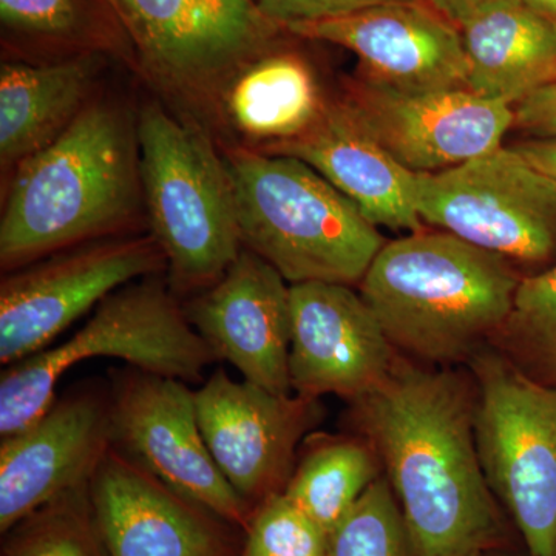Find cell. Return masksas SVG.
<instances>
[{"label":"cell","instance_id":"15","mask_svg":"<svg viewBox=\"0 0 556 556\" xmlns=\"http://www.w3.org/2000/svg\"><path fill=\"white\" fill-rule=\"evenodd\" d=\"M112 447L110 390L83 387L0 445V532L89 484Z\"/></svg>","mask_w":556,"mask_h":556},{"label":"cell","instance_id":"1","mask_svg":"<svg viewBox=\"0 0 556 556\" xmlns=\"http://www.w3.org/2000/svg\"><path fill=\"white\" fill-rule=\"evenodd\" d=\"M396 358L382 386L353 401L396 496L409 556H475L504 536L475 442L477 387Z\"/></svg>","mask_w":556,"mask_h":556},{"label":"cell","instance_id":"7","mask_svg":"<svg viewBox=\"0 0 556 556\" xmlns=\"http://www.w3.org/2000/svg\"><path fill=\"white\" fill-rule=\"evenodd\" d=\"M475 442L493 496L507 508L530 556L556 552V388L526 376L492 343L468 358Z\"/></svg>","mask_w":556,"mask_h":556},{"label":"cell","instance_id":"19","mask_svg":"<svg viewBox=\"0 0 556 556\" xmlns=\"http://www.w3.org/2000/svg\"><path fill=\"white\" fill-rule=\"evenodd\" d=\"M265 153L295 156L356 204L376 228L419 232L417 174L394 160L346 102L327 101L298 138L266 146Z\"/></svg>","mask_w":556,"mask_h":556},{"label":"cell","instance_id":"35","mask_svg":"<svg viewBox=\"0 0 556 556\" xmlns=\"http://www.w3.org/2000/svg\"><path fill=\"white\" fill-rule=\"evenodd\" d=\"M475 556H508V555L500 554V552H496L495 548H492V551L482 552V554H478Z\"/></svg>","mask_w":556,"mask_h":556},{"label":"cell","instance_id":"32","mask_svg":"<svg viewBox=\"0 0 556 556\" xmlns=\"http://www.w3.org/2000/svg\"><path fill=\"white\" fill-rule=\"evenodd\" d=\"M422 2L439 11L442 16L447 17L453 24L459 25L471 11L485 0H422Z\"/></svg>","mask_w":556,"mask_h":556},{"label":"cell","instance_id":"14","mask_svg":"<svg viewBox=\"0 0 556 556\" xmlns=\"http://www.w3.org/2000/svg\"><path fill=\"white\" fill-rule=\"evenodd\" d=\"M289 382L299 396H365L396 364L378 317L350 285L306 281L289 287Z\"/></svg>","mask_w":556,"mask_h":556},{"label":"cell","instance_id":"22","mask_svg":"<svg viewBox=\"0 0 556 556\" xmlns=\"http://www.w3.org/2000/svg\"><path fill=\"white\" fill-rule=\"evenodd\" d=\"M308 62L288 51H269L230 79L225 104L230 123L266 146L298 138L325 108Z\"/></svg>","mask_w":556,"mask_h":556},{"label":"cell","instance_id":"3","mask_svg":"<svg viewBox=\"0 0 556 556\" xmlns=\"http://www.w3.org/2000/svg\"><path fill=\"white\" fill-rule=\"evenodd\" d=\"M521 280L508 260L422 229L383 244L361 295L396 350L453 365L468 362L506 325Z\"/></svg>","mask_w":556,"mask_h":556},{"label":"cell","instance_id":"21","mask_svg":"<svg viewBox=\"0 0 556 556\" xmlns=\"http://www.w3.org/2000/svg\"><path fill=\"white\" fill-rule=\"evenodd\" d=\"M98 72L94 53L49 64L5 61L0 67V160L20 166L49 146L87 108Z\"/></svg>","mask_w":556,"mask_h":556},{"label":"cell","instance_id":"28","mask_svg":"<svg viewBox=\"0 0 556 556\" xmlns=\"http://www.w3.org/2000/svg\"><path fill=\"white\" fill-rule=\"evenodd\" d=\"M328 533L283 492L263 501L240 556H327Z\"/></svg>","mask_w":556,"mask_h":556},{"label":"cell","instance_id":"12","mask_svg":"<svg viewBox=\"0 0 556 556\" xmlns=\"http://www.w3.org/2000/svg\"><path fill=\"white\" fill-rule=\"evenodd\" d=\"M379 144L415 174H434L493 152L514 127L506 102L464 89L404 90L354 80L343 98Z\"/></svg>","mask_w":556,"mask_h":556},{"label":"cell","instance_id":"18","mask_svg":"<svg viewBox=\"0 0 556 556\" xmlns=\"http://www.w3.org/2000/svg\"><path fill=\"white\" fill-rule=\"evenodd\" d=\"M89 493L110 556H236L228 522L113 447Z\"/></svg>","mask_w":556,"mask_h":556},{"label":"cell","instance_id":"11","mask_svg":"<svg viewBox=\"0 0 556 556\" xmlns=\"http://www.w3.org/2000/svg\"><path fill=\"white\" fill-rule=\"evenodd\" d=\"M118 17L142 64L181 90L232 79L281 30L257 0H121Z\"/></svg>","mask_w":556,"mask_h":556},{"label":"cell","instance_id":"16","mask_svg":"<svg viewBox=\"0 0 556 556\" xmlns=\"http://www.w3.org/2000/svg\"><path fill=\"white\" fill-rule=\"evenodd\" d=\"M285 31L353 51L365 78L396 89H467L459 28L422 0L379 3L332 20L289 25Z\"/></svg>","mask_w":556,"mask_h":556},{"label":"cell","instance_id":"34","mask_svg":"<svg viewBox=\"0 0 556 556\" xmlns=\"http://www.w3.org/2000/svg\"><path fill=\"white\" fill-rule=\"evenodd\" d=\"M105 3H108L109 9L115 13V16L118 17L119 14V7H121V0H104ZM119 21V17H118ZM121 24V22H119Z\"/></svg>","mask_w":556,"mask_h":556},{"label":"cell","instance_id":"6","mask_svg":"<svg viewBox=\"0 0 556 556\" xmlns=\"http://www.w3.org/2000/svg\"><path fill=\"white\" fill-rule=\"evenodd\" d=\"M94 357L121 358L131 368L186 383L200 380L217 361L160 281L127 285L64 343L7 367L0 379V437L20 433L46 415L62 376Z\"/></svg>","mask_w":556,"mask_h":556},{"label":"cell","instance_id":"26","mask_svg":"<svg viewBox=\"0 0 556 556\" xmlns=\"http://www.w3.org/2000/svg\"><path fill=\"white\" fill-rule=\"evenodd\" d=\"M105 16L118 21L104 0H0L5 35L36 46L78 47L84 53L105 43Z\"/></svg>","mask_w":556,"mask_h":556},{"label":"cell","instance_id":"9","mask_svg":"<svg viewBox=\"0 0 556 556\" xmlns=\"http://www.w3.org/2000/svg\"><path fill=\"white\" fill-rule=\"evenodd\" d=\"M109 390L112 447L223 521L248 530L255 508L208 452L195 391L182 380L131 367L113 376Z\"/></svg>","mask_w":556,"mask_h":556},{"label":"cell","instance_id":"5","mask_svg":"<svg viewBox=\"0 0 556 556\" xmlns=\"http://www.w3.org/2000/svg\"><path fill=\"white\" fill-rule=\"evenodd\" d=\"M139 178L153 239L178 289H206L243 251L226 161L160 104L137 123Z\"/></svg>","mask_w":556,"mask_h":556},{"label":"cell","instance_id":"13","mask_svg":"<svg viewBox=\"0 0 556 556\" xmlns=\"http://www.w3.org/2000/svg\"><path fill=\"white\" fill-rule=\"evenodd\" d=\"M195 404L208 452L232 489L254 508L283 492L299 442L321 417L318 399L237 382L225 369H217L195 391Z\"/></svg>","mask_w":556,"mask_h":556},{"label":"cell","instance_id":"8","mask_svg":"<svg viewBox=\"0 0 556 556\" xmlns=\"http://www.w3.org/2000/svg\"><path fill=\"white\" fill-rule=\"evenodd\" d=\"M416 206L422 223L508 262L556 254V182L514 146L417 174Z\"/></svg>","mask_w":556,"mask_h":556},{"label":"cell","instance_id":"10","mask_svg":"<svg viewBox=\"0 0 556 556\" xmlns=\"http://www.w3.org/2000/svg\"><path fill=\"white\" fill-rule=\"evenodd\" d=\"M167 268L153 237L97 240L14 269L0 285V362L46 350L80 316L139 278Z\"/></svg>","mask_w":556,"mask_h":556},{"label":"cell","instance_id":"29","mask_svg":"<svg viewBox=\"0 0 556 556\" xmlns=\"http://www.w3.org/2000/svg\"><path fill=\"white\" fill-rule=\"evenodd\" d=\"M401 0H257L260 11L281 30L294 24L332 20L354 11Z\"/></svg>","mask_w":556,"mask_h":556},{"label":"cell","instance_id":"31","mask_svg":"<svg viewBox=\"0 0 556 556\" xmlns=\"http://www.w3.org/2000/svg\"><path fill=\"white\" fill-rule=\"evenodd\" d=\"M535 169L556 182V138H533L514 146Z\"/></svg>","mask_w":556,"mask_h":556},{"label":"cell","instance_id":"17","mask_svg":"<svg viewBox=\"0 0 556 556\" xmlns=\"http://www.w3.org/2000/svg\"><path fill=\"white\" fill-rule=\"evenodd\" d=\"M291 285L265 260L243 249L217 283L186 305V317L214 353L244 380L273 393L289 382Z\"/></svg>","mask_w":556,"mask_h":556},{"label":"cell","instance_id":"4","mask_svg":"<svg viewBox=\"0 0 556 556\" xmlns=\"http://www.w3.org/2000/svg\"><path fill=\"white\" fill-rule=\"evenodd\" d=\"M225 161L244 249L289 285L361 283L387 241L353 201L295 156L237 149Z\"/></svg>","mask_w":556,"mask_h":556},{"label":"cell","instance_id":"24","mask_svg":"<svg viewBox=\"0 0 556 556\" xmlns=\"http://www.w3.org/2000/svg\"><path fill=\"white\" fill-rule=\"evenodd\" d=\"M490 343L530 379L556 388V265L522 277L510 317Z\"/></svg>","mask_w":556,"mask_h":556},{"label":"cell","instance_id":"20","mask_svg":"<svg viewBox=\"0 0 556 556\" xmlns=\"http://www.w3.org/2000/svg\"><path fill=\"white\" fill-rule=\"evenodd\" d=\"M467 89L514 108L556 78V21L522 0H485L457 25Z\"/></svg>","mask_w":556,"mask_h":556},{"label":"cell","instance_id":"2","mask_svg":"<svg viewBox=\"0 0 556 556\" xmlns=\"http://www.w3.org/2000/svg\"><path fill=\"white\" fill-rule=\"evenodd\" d=\"M138 185L137 129L113 105H87L16 167L0 218L2 269L119 229L137 206Z\"/></svg>","mask_w":556,"mask_h":556},{"label":"cell","instance_id":"30","mask_svg":"<svg viewBox=\"0 0 556 556\" xmlns=\"http://www.w3.org/2000/svg\"><path fill=\"white\" fill-rule=\"evenodd\" d=\"M514 127L536 138H556V78L514 105Z\"/></svg>","mask_w":556,"mask_h":556},{"label":"cell","instance_id":"27","mask_svg":"<svg viewBox=\"0 0 556 556\" xmlns=\"http://www.w3.org/2000/svg\"><path fill=\"white\" fill-rule=\"evenodd\" d=\"M327 556H409L407 532L387 477H379L332 529Z\"/></svg>","mask_w":556,"mask_h":556},{"label":"cell","instance_id":"33","mask_svg":"<svg viewBox=\"0 0 556 556\" xmlns=\"http://www.w3.org/2000/svg\"><path fill=\"white\" fill-rule=\"evenodd\" d=\"M530 9L556 21V0H522Z\"/></svg>","mask_w":556,"mask_h":556},{"label":"cell","instance_id":"25","mask_svg":"<svg viewBox=\"0 0 556 556\" xmlns=\"http://www.w3.org/2000/svg\"><path fill=\"white\" fill-rule=\"evenodd\" d=\"M89 484L43 504L7 530L2 555L110 556L94 521Z\"/></svg>","mask_w":556,"mask_h":556},{"label":"cell","instance_id":"23","mask_svg":"<svg viewBox=\"0 0 556 556\" xmlns=\"http://www.w3.org/2000/svg\"><path fill=\"white\" fill-rule=\"evenodd\" d=\"M380 466L367 439H313L283 493L329 535L380 477Z\"/></svg>","mask_w":556,"mask_h":556},{"label":"cell","instance_id":"36","mask_svg":"<svg viewBox=\"0 0 556 556\" xmlns=\"http://www.w3.org/2000/svg\"><path fill=\"white\" fill-rule=\"evenodd\" d=\"M555 556H556V552H555Z\"/></svg>","mask_w":556,"mask_h":556}]
</instances>
